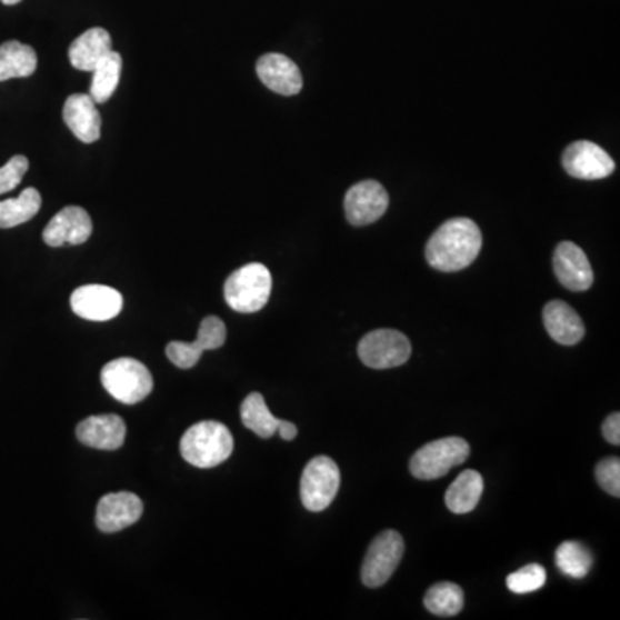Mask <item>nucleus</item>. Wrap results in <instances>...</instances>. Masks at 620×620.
I'll list each match as a JSON object with an SVG mask.
<instances>
[{
    "mask_svg": "<svg viewBox=\"0 0 620 620\" xmlns=\"http://www.w3.org/2000/svg\"><path fill=\"white\" fill-rule=\"evenodd\" d=\"M481 247V230L472 219H450L429 238L426 261L438 271H462L478 259Z\"/></svg>",
    "mask_w": 620,
    "mask_h": 620,
    "instance_id": "obj_1",
    "label": "nucleus"
},
{
    "mask_svg": "<svg viewBox=\"0 0 620 620\" xmlns=\"http://www.w3.org/2000/svg\"><path fill=\"white\" fill-rule=\"evenodd\" d=\"M233 448V434L218 421L197 422L180 441L181 457L199 469L218 468L230 459Z\"/></svg>",
    "mask_w": 620,
    "mask_h": 620,
    "instance_id": "obj_2",
    "label": "nucleus"
},
{
    "mask_svg": "<svg viewBox=\"0 0 620 620\" xmlns=\"http://www.w3.org/2000/svg\"><path fill=\"white\" fill-rule=\"evenodd\" d=\"M100 381L112 399L134 406L146 400L153 390V378L140 360L121 357L103 366Z\"/></svg>",
    "mask_w": 620,
    "mask_h": 620,
    "instance_id": "obj_3",
    "label": "nucleus"
},
{
    "mask_svg": "<svg viewBox=\"0 0 620 620\" xmlns=\"http://www.w3.org/2000/svg\"><path fill=\"white\" fill-rule=\"evenodd\" d=\"M272 290L269 269L259 262L237 269L224 283V299L241 314H253L264 309Z\"/></svg>",
    "mask_w": 620,
    "mask_h": 620,
    "instance_id": "obj_4",
    "label": "nucleus"
},
{
    "mask_svg": "<svg viewBox=\"0 0 620 620\" xmlns=\"http://www.w3.org/2000/svg\"><path fill=\"white\" fill-rule=\"evenodd\" d=\"M471 447L459 437L441 438L419 448L410 459V472L422 481L440 479L468 460Z\"/></svg>",
    "mask_w": 620,
    "mask_h": 620,
    "instance_id": "obj_5",
    "label": "nucleus"
},
{
    "mask_svg": "<svg viewBox=\"0 0 620 620\" xmlns=\"http://www.w3.org/2000/svg\"><path fill=\"white\" fill-rule=\"evenodd\" d=\"M340 469L330 457H316L307 463L300 479V498L310 512H322L333 503L340 490Z\"/></svg>",
    "mask_w": 620,
    "mask_h": 620,
    "instance_id": "obj_6",
    "label": "nucleus"
},
{
    "mask_svg": "<svg viewBox=\"0 0 620 620\" xmlns=\"http://www.w3.org/2000/svg\"><path fill=\"white\" fill-rule=\"evenodd\" d=\"M403 538L397 531H383L379 537L374 538L368 553H366L364 563H362V582L368 588H379L390 581L393 572L397 571L400 560L403 557Z\"/></svg>",
    "mask_w": 620,
    "mask_h": 620,
    "instance_id": "obj_7",
    "label": "nucleus"
},
{
    "mask_svg": "<svg viewBox=\"0 0 620 620\" xmlns=\"http://www.w3.org/2000/svg\"><path fill=\"white\" fill-rule=\"evenodd\" d=\"M412 353L409 338L400 331L378 330L359 343V357L368 368L391 369L406 364Z\"/></svg>",
    "mask_w": 620,
    "mask_h": 620,
    "instance_id": "obj_8",
    "label": "nucleus"
},
{
    "mask_svg": "<svg viewBox=\"0 0 620 620\" xmlns=\"http://www.w3.org/2000/svg\"><path fill=\"white\" fill-rule=\"evenodd\" d=\"M390 197L378 181H360L344 197V214L353 227H368L383 218Z\"/></svg>",
    "mask_w": 620,
    "mask_h": 620,
    "instance_id": "obj_9",
    "label": "nucleus"
},
{
    "mask_svg": "<svg viewBox=\"0 0 620 620\" xmlns=\"http://www.w3.org/2000/svg\"><path fill=\"white\" fill-rule=\"evenodd\" d=\"M562 164L572 178L586 181L603 180L616 171V162L609 153L588 140H579L567 147Z\"/></svg>",
    "mask_w": 620,
    "mask_h": 620,
    "instance_id": "obj_10",
    "label": "nucleus"
},
{
    "mask_svg": "<svg viewBox=\"0 0 620 620\" xmlns=\"http://www.w3.org/2000/svg\"><path fill=\"white\" fill-rule=\"evenodd\" d=\"M71 309L87 321H111L123 309V296L106 284H84L71 293Z\"/></svg>",
    "mask_w": 620,
    "mask_h": 620,
    "instance_id": "obj_11",
    "label": "nucleus"
},
{
    "mask_svg": "<svg viewBox=\"0 0 620 620\" xmlns=\"http://www.w3.org/2000/svg\"><path fill=\"white\" fill-rule=\"evenodd\" d=\"M143 503L130 491L109 493L97 503L96 524L102 532H119L140 521Z\"/></svg>",
    "mask_w": 620,
    "mask_h": 620,
    "instance_id": "obj_12",
    "label": "nucleus"
},
{
    "mask_svg": "<svg viewBox=\"0 0 620 620\" xmlns=\"http://www.w3.org/2000/svg\"><path fill=\"white\" fill-rule=\"evenodd\" d=\"M93 224L89 212L69 206L50 219L43 230V241L49 247L81 246L92 237Z\"/></svg>",
    "mask_w": 620,
    "mask_h": 620,
    "instance_id": "obj_13",
    "label": "nucleus"
},
{
    "mask_svg": "<svg viewBox=\"0 0 620 620\" xmlns=\"http://www.w3.org/2000/svg\"><path fill=\"white\" fill-rule=\"evenodd\" d=\"M553 269L560 283L571 291L590 290L594 281L593 269L586 253L572 241H562L553 256Z\"/></svg>",
    "mask_w": 620,
    "mask_h": 620,
    "instance_id": "obj_14",
    "label": "nucleus"
},
{
    "mask_svg": "<svg viewBox=\"0 0 620 620\" xmlns=\"http://www.w3.org/2000/svg\"><path fill=\"white\" fill-rule=\"evenodd\" d=\"M257 77L272 92L290 97L303 87L299 66L283 54H266L257 61Z\"/></svg>",
    "mask_w": 620,
    "mask_h": 620,
    "instance_id": "obj_15",
    "label": "nucleus"
},
{
    "mask_svg": "<svg viewBox=\"0 0 620 620\" xmlns=\"http://www.w3.org/2000/svg\"><path fill=\"white\" fill-rule=\"evenodd\" d=\"M77 437L81 443L97 450H118L127 440V424L114 413L92 416L77 426Z\"/></svg>",
    "mask_w": 620,
    "mask_h": 620,
    "instance_id": "obj_16",
    "label": "nucleus"
},
{
    "mask_svg": "<svg viewBox=\"0 0 620 620\" xmlns=\"http://www.w3.org/2000/svg\"><path fill=\"white\" fill-rule=\"evenodd\" d=\"M66 127L83 143L97 142L100 138L102 118L97 103L87 93H74L66 100L62 109Z\"/></svg>",
    "mask_w": 620,
    "mask_h": 620,
    "instance_id": "obj_17",
    "label": "nucleus"
},
{
    "mask_svg": "<svg viewBox=\"0 0 620 620\" xmlns=\"http://www.w3.org/2000/svg\"><path fill=\"white\" fill-rule=\"evenodd\" d=\"M543 322L548 334L557 343L566 344V347L579 343L584 337L582 319L569 303L562 302V300H553L544 306Z\"/></svg>",
    "mask_w": 620,
    "mask_h": 620,
    "instance_id": "obj_18",
    "label": "nucleus"
},
{
    "mask_svg": "<svg viewBox=\"0 0 620 620\" xmlns=\"http://www.w3.org/2000/svg\"><path fill=\"white\" fill-rule=\"evenodd\" d=\"M112 50V39L103 28H90L69 47V62L78 71H93Z\"/></svg>",
    "mask_w": 620,
    "mask_h": 620,
    "instance_id": "obj_19",
    "label": "nucleus"
},
{
    "mask_svg": "<svg viewBox=\"0 0 620 620\" xmlns=\"http://www.w3.org/2000/svg\"><path fill=\"white\" fill-rule=\"evenodd\" d=\"M484 481L476 471H463L444 493V503L453 513H469L478 507L481 500Z\"/></svg>",
    "mask_w": 620,
    "mask_h": 620,
    "instance_id": "obj_20",
    "label": "nucleus"
},
{
    "mask_svg": "<svg viewBox=\"0 0 620 620\" xmlns=\"http://www.w3.org/2000/svg\"><path fill=\"white\" fill-rule=\"evenodd\" d=\"M37 64V52L30 46L18 40H9L0 46V81L31 77Z\"/></svg>",
    "mask_w": 620,
    "mask_h": 620,
    "instance_id": "obj_21",
    "label": "nucleus"
},
{
    "mask_svg": "<svg viewBox=\"0 0 620 620\" xmlns=\"http://www.w3.org/2000/svg\"><path fill=\"white\" fill-rule=\"evenodd\" d=\"M42 207V197L37 188H24L18 199H8L0 202V228H16L30 221Z\"/></svg>",
    "mask_w": 620,
    "mask_h": 620,
    "instance_id": "obj_22",
    "label": "nucleus"
},
{
    "mask_svg": "<svg viewBox=\"0 0 620 620\" xmlns=\"http://www.w3.org/2000/svg\"><path fill=\"white\" fill-rule=\"evenodd\" d=\"M121 69H123V58L116 50H111L99 64L93 68L92 87H90L89 96L93 102H108L114 96L118 89L119 78H121Z\"/></svg>",
    "mask_w": 620,
    "mask_h": 620,
    "instance_id": "obj_23",
    "label": "nucleus"
},
{
    "mask_svg": "<svg viewBox=\"0 0 620 620\" xmlns=\"http://www.w3.org/2000/svg\"><path fill=\"white\" fill-rule=\"evenodd\" d=\"M240 413L241 422L246 424L247 429L253 431L257 437L271 438L278 431L280 419L272 416L264 397L261 393H257V391H253L243 400Z\"/></svg>",
    "mask_w": 620,
    "mask_h": 620,
    "instance_id": "obj_24",
    "label": "nucleus"
},
{
    "mask_svg": "<svg viewBox=\"0 0 620 620\" xmlns=\"http://www.w3.org/2000/svg\"><path fill=\"white\" fill-rule=\"evenodd\" d=\"M424 606L434 616L453 617L462 612L463 591L453 582L431 586L424 597Z\"/></svg>",
    "mask_w": 620,
    "mask_h": 620,
    "instance_id": "obj_25",
    "label": "nucleus"
},
{
    "mask_svg": "<svg viewBox=\"0 0 620 620\" xmlns=\"http://www.w3.org/2000/svg\"><path fill=\"white\" fill-rule=\"evenodd\" d=\"M557 567L569 578L582 579L593 566V556L588 548L576 541H566L557 548Z\"/></svg>",
    "mask_w": 620,
    "mask_h": 620,
    "instance_id": "obj_26",
    "label": "nucleus"
},
{
    "mask_svg": "<svg viewBox=\"0 0 620 620\" xmlns=\"http://www.w3.org/2000/svg\"><path fill=\"white\" fill-rule=\"evenodd\" d=\"M544 582H547V571L538 563H531V566L522 567L519 571L512 572L507 578V588L512 593L526 594L540 590Z\"/></svg>",
    "mask_w": 620,
    "mask_h": 620,
    "instance_id": "obj_27",
    "label": "nucleus"
},
{
    "mask_svg": "<svg viewBox=\"0 0 620 620\" xmlns=\"http://www.w3.org/2000/svg\"><path fill=\"white\" fill-rule=\"evenodd\" d=\"M196 343L199 344L203 352L206 350L221 349L222 344L227 343V326L216 316H209L200 324Z\"/></svg>",
    "mask_w": 620,
    "mask_h": 620,
    "instance_id": "obj_28",
    "label": "nucleus"
},
{
    "mask_svg": "<svg viewBox=\"0 0 620 620\" xmlns=\"http://www.w3.org/2000/svg\"><path fill=\"white\" fill-rule=\"evenodd\" d=\"M203 350L196 341H190V343L188 341H171L166 347V356L172 364L180 369H192L199 362Z\"/></svg>",
    "mask_w": 620,
    "mask_h": 620,
    "instance_id": "obj_29",
    "label": "nucleus"
},
{
    "mask_svg": "<svg viewBox=\"0 0 620 620\" xmlns=\"http://www.w3.org/2000/svg\"><path fill=\"white\" fill-rule=\"evenodd\" d=\"M30 168V161L24 156H14L9 159L8 164L0 168V196L12 192L23 180Z\"/></svg>",
    "mask_w": 620,
    "mask_h": 620,
    "instance_id": "obj_30",
    "label": "nucleus"
},
{
    "mask_svg": "<svg viewBox=\"0 0 620 620\" xmlns=\"http://www.w3.org/2000/svg\"><path fill=\"white\" fill-rule=\"evenodd\" d=\"M594 474H597L598 484L607 493L616 498L620 497V460L617 457H610V459L598 462Z\"/></svg>",
    "mask_w": 620,
    "mask_h": 620,
    "instance_id": "obj_31",
    "label": "nucleus"
},
{
    "mask_svg": "<svg viewBox=\"0 0 620 620\" xmlns=\"http://www.w3.org/2000/svg\"><path fill=\"white\" fill-rule=\"evenodd\" d=\"M603 437L609 443L620 444V413L616 412L603 422Z\"/></svg>",
    "mask_w": 620,
    "mask_h": 620,
    "instance_id": "obj_32",
    "label": "nucleus"
},
{
    "mask_svg": "<svg viewBox=\"0 0 620 620\" xmlns=\"http://www.w3.org/2000/svg\"><path fill=\"white\" fill-rule=\"evenodd\" d=\"M276 433H280V437L283 438L284 441L296 440L297 433H299V429L293 422L283 421L280 419V424H278V431Z\"/></svg>",
    "mask_w": 620,
    "mask_h": 620,
    "instance_id": "obj_33",
    "label": "nucleus"
},
{
    "mask_svg": "<svg viewBox=\"0 0 620 620\" xmlns=\"http://www.w3.org/2000/svg\"><path fill=\"white\" fill-rule=\"evenodd\" d=\"M0 2L6 6H16L20 4L21 0H0Z\"/></svg>",
    "mask_w": 620,
    "mask_h": 620,
    "instance_id": "obj_34",
    "label": "nucleus"
}]
</instances>
